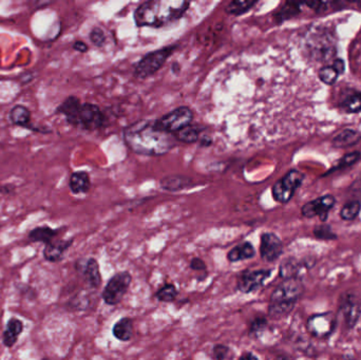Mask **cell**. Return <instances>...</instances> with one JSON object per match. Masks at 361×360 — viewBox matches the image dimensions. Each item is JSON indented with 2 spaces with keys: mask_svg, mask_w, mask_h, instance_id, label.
Wrapping results in <instances>:
<instances>
[{
  "mask_svg": "<svg viewBox=\"0 0 361 360\" xmlns=\"http://www.w3.org/2000/svg\"><path fill=\"white\" fill-rule=\"evenodd\" d=\"M191 270L195 271V272H205L206 271V265H205L204 261L201 260L200 258H195L191 260L190 263Z\"/></svg>",
  "mask_w": 361,
  "mask_h": 360,
  "instance_id": "cell-37",
  "label": "cell"
},
{
  "mask_svg": "<svg viewBox=\"0 0 361 360\" xmlns=\"http://www.w3.org/2000/svg\"><path fill=\"white\" fill-rule=\"evenodd\" d=\"M0 191L3 193V195H8V193H14V186L13 185H5L0 189Z\"/></svg>",
  "mask_w": 361,
  "mask_h": 360,
  "instance_id": "cell-41",
  "label": "cell"
},
{
  "mask_svg": "<svg viewBox=\"0 0 361 360\" xmlns=\"http://www.w3.org/2000/svg\"><path fill=\"white\" fill-rule=\"evenodd\" d=\"M31 118H32V114L28 107L23 105H15L13 108L10 110L9 120L12 124L19 127L25 128V129L31 130V131L41 132V134H49V131L41 129V128H35L31 124Z\"/></svg>",
  "mask_w": 361,
  "mask_h": 360,
  "instance_id": "cell-14",
  "label": "cell"
},
{
  "mask_svg": "<svg viewBox=\"0 0 361 360\" xmlns=\"http://www.w3.org/2000/svg\"><path fill=\"white\" fill-rule=\"evenodd\" d=\"M318 77L323 84L333 86L338 80L339 74L332 66H325L318 71Z\"/></svg>",
  "mask_w": 361,
  "mask_h": 360,
  "instance_id": "cell-32",
  "label": "cell"
},
{
  "mask_svg": "<svg viewBox=\"0 0 361 360\" xmlns=\"http://www.w3.org/2000/svg\"><path fill=\"white\" fill-rule=\"evenodd\" d=\"M73 239L70 240H56L55 239L49 244L45 245L43 249V258L49 262L56 263L64 259L65 253L68 251L69 247L72 245Z\"/></svg>",
  "mask_w": 361,
  "mask_h": 360,
  "instance_id": "cell-16",
  "label": "cell"
},
{
  "mask_svg": "<svg viewBox=\"0 0 361 360\" xmlns=\"http://www.w3.org/2000/svg\"><path fill=\"white\" fill-rule=\"evenodd\" d=\"M23 332V324L19 318H11L8 321L3 335V346L6 348H12L19 341V336Z\"/></svg>",
  "mask_w": 361,
  "mask_h": 360,
  "instance_id": "cell-19",
  "label": "cell"
},
{
  "mask_svg": "<svg viewBox=\"0 0 361 360\" xmlns=\"http://www.w3.org/2000/svg\"><path fill=\"white\" fill-rule=\"evenodd\" d=\"M112 333L116 339L120 341H128L133 335V322L130 318H122L114 324Z\"/></svg>",
  "mask_w": 361,
  "mask_h": 360,
  "instance_id": "cell-24",
  "label": "cell"
},
{
  "mask_svg": "<svg viewBox=\"0 0 361 360\" xmlns=\"http://www.w3.org/2000/svg\"><path fill=\"white\" fill-rule=\"evenodd\" d=\"M160 185L164 191L175 193V191H183V189L191 187L193 180L190 178L185 177V176H168V177L163 178L161 180Z\"/></svg>",
  "mask_w": 361,
  "mask_h": 360,
  "instance_id": "cell-21",
  "label": "cell"
},
{
  "mask_svg": "<svg viewBox=\"0 0 361 360\" xmlns=\"http://www.w3.org/2000/svg\"><path fill=\"white\" fill-rule=\"evenodd\" d=\"M336 204V198L332 195H325L307 202L301 207V215L307 219L319 217L321 222H327L329 211Z\"/></svg>",
  "mask_w": 361,
  "mask_h": 360,
  "instance_id": "cell-11",
  "label": "cell"
},
{
  "mask_svg": "<svg viewBox=\"0 0 361 360\" xmlns=\"http://www.w3.org/2000/svg\"><path fill=\"white\" fill-rule=\"evenodd\" d=\"M332 67L335 69V70L337 71V73H338L339 76H340V75H342L343 73H344L345 63L342 59H335V61H333Z\"/></svg>",
  "mask_w": 361,
  "mask_h": 360,
  "instance_id": "cell-38",
  "label": "cell"
},
{
  "mask_svg": "<svg viewBox=\"0 0 361 360\" xmlns=\"http://www.w3.org/2000/svg\"><path fill=\"white\" fill-rule=\"evenodd\" d=\"M305 5L307 7L311 8V9L315 10L317 13H320L323 10H325V6L327 5L325 3H319V1H314V3H307Z\"/></svg>",
  "mask_w": 361,
  "mask_h": 360,
  "instance_id": "cell-40",
  "label": "cell"
},
{
  "mask_svg": "<svg viewBox=\"0 0 361 360\" xmlns=\"http://www.w3.org/2000/svg\"><path fill=\"white\" fill-rule=\"evenodd\" d=\"M83 276L91 288H98L100 286L102 276H100V265L96 259L90 258L86 261L83 266Z\"/></svg>",
  "mask_w": 361,
  "mask_h": 360,
  "instance_id": "cell-23",
  "label": "cell"
},
{
  "mask_svg": "<svg viewBox=\"0 0 361 360\" xmlns=\"http://www.w3.org/2000/svg\"><path fill=\"white\" fill-rule=\"evenodd\" d=\"M69 189L74 195H83L87 193L91 189V180L89 177L88 172L75 171L70 176L69 179Z\"/></svg>",
  "mask_w": 361,
  "mask_h": 360,
  "instance_id": "cell-18",
  "label": "cell"
},
{
  "mask_svg": "<svg viewBox=\"0 0 361 360\" xmlns=\"http://www.w3.org/2000/svg\"><path fill=\"white\" fill-rule=\"evenodd\" d=\"M305 176L298 169H291L281 179L274 184L272 189L274 200L281 204H287L293 199L296 191L305 181Z\"/></svg>",
  "mask_w": 361,
  "mask_h": 360,
  "instance_id": "cell-7",
  "label": "cell"
},
{
  "mask_svg": "<svg viewBox=\"0 0 361 360\" xmlns=\"http://www.w3.org/2000/svg\"><path fill=\"white\" fill-rule=\"evenodd\" d=\"M338 108L345 114H360L361 91L353 88H347L343 90L339 98Z\"/></svg>",
  "mask_w": 361,
  "mask_h": 360,
  "instance_id": "cell-15",
  "label": "cell"
},
{
  "mask_svg": "<svg viewBox=\"0 0 361 360\" xmlns=\"http://www.w3.org/2000/svg\"><path fill=\"white\" fill-rule=\"evenodd\" d=\"M283 254V243L274 233H265L261 236L260 255L266 262H275Z\"/></svg>",
  "mask_w": 361,
  "mask_h": 360,
  "instance_id": "cell-13",
  "label": "cell"
},
{
  "mask_svg": "<svg viewBox=\"0 0 361 360\" xmlns=\"http://www.w3.org/2000/svg\"><path fill=\"white\" fill-rule=\"evenodd\" d=\"M361 140V132L358 130L351 129L347 128L337 134L333 138L332 145L334 148L338 149H344V148L352 147V146L357 145Z\"/></svg>",
  "mask_w": 361,
  "mask_h": 360,
  "instance_id": "cell-17",
  "label": "cell"
},
{
  "mask_svg": "<svg viewBox=\"0 0 361 360\" xmlns=\"http://www.w3.org/2000/svg\"><path fill=\"white\" fill-rule=\"evenodd\" d=\"M316 239L322 241H335L338 239L337 233L333 231L332 226L329 224L316 225L313 231Z\"/></svg>",
  "mask_w": 361,
  "mask_h": 360,
  "instance_id": "cell-31",
  "label": "cell"
},
{
  "mask_svg": "<svg viewBox=\"0 0 361 360\" xmlns=\"http://www.w3.org/2000/svg\"><path fill=\"white\" fill-rule=\"evenodd\" d=\"M124 140L132 151L142 156H160L168 153L177 140L157 127L155 120H141L124 129Z\"/></svg>",
  "mask_w": 361,
  "mask_h": 360,
  "instance_id": "cell-1",
  "label": "cell"
},
{
  "mask_svg": "<svg viewBox=\"0 0 361 360\" xmlns=\"http://www.w3.org/2000/svg\"><path fill=\"white\" fill-rule=\"evenodd\" d=\"M155 296H157L160 301L171 302L173 301V300L175 299V297L177 296V290L173 284H166V286H163V288L157 290Z\"/></svg>",
  "mask_w": 361,
  "mask_h": 360,
  "instance_id": "cell-33",
  "label": "cell"
},
{
  "mask_svg": "<svg viewBox=\"0 0 361 360\" xmlns=\"http://www.w3.org/2000/svg\"><path fill=\"white\" fill-rule=\"evenodd\" d=\"M361 211V203L357 200L355 201H350L343 205L340 211V218L343 221H354Z\"/></svg>",
  "mask_w": 361,
  "mask_h": 360,
  "instance_id": "cell-29",
  "label": "cell"
},
{
  "mask_svg": "<svg viewBox=\"0 0 361 360\" xmlns=\"http://www.w3.org/2000/svg\"><path fill=\"white\" fill-rule=\"evenodd\" d=\"M303 268H309L307 259L299 261L295 258H287V260H284L283 262L281 263V265H280V278L285 280V279L299 277L300 271L303 270Z\"/></svg>",
  "mask_w": 361,
  "mask_h": 360,
  "instance_id": "cell-22",
  "label": "cell"
},
{
  "mask_svg": "<svg viewBox=\"0 0 361 360\" xmlns=\"http://www.w3.org/2000/svg\"><path fill=\"white\" fill-rule=\"evenodd\" d=\"M131 275L122 272L112 277L102 292V299L108 306H116L123 299L131 284Z\"/></svg>",
  "mask_w": 361,
  "mask_h": 360,
  "instance_id": "cell-10",
  "label": "cell"
},
{
  "mask_svg": "<svg viewBox=\"0 0 361 360\" xmlns=\"http://www.w3.org/2000/svg\"><path fill=\"white\" fill-rule=\"evenodd\" d=\"M59 235L58 229H52L48 225L43 226H37L30 231L28 238L31 242L43 243L47 245L54 241Z\"/></svg>",
  "mask_w": 361,
  "mask_h": 360,
  "instance_id": "cell-20",
  "label": "cell"
},
{
  "mask_svg": "<svg viewBox=\"0 0 361 360\" xmlns=\"http://www.w3.org/2000/svg\"><path fill=\"white\" fill-rule=\"evenodd\" d=\"M358 5H359V6H361V3H359Z\"/></svg>",
  "mask_w": 361,
  "mask_h": 360,
  "instance_id": "cell-43",
  "label": "cell"
},
{
  "mask_svg": "<svg viewBox=\"0 0 361 360\" xmlns=\"http://www.w3.org/2000/svg\"><path fill=\"white\" fill-rule=\"evenodd\" d=\"M239 360H259L258 359L256 356L254 355L252 353H245L243 354V355L241 356L240 358H239Z\"/></svg>",
  "mask_w": 361,
  "mask_h": 360,
  "instance_id": "cell-42",
  "label": "cell"
},
{
  "mask_svg": "<svg viewBox=\"0 0 361 360\" xmlns=\"http://www.w3.org/2000/svg\"><path fill=\"white\" fill-rule=\"evenodd\" d=\"M337 321L343 331L351 332L356 328L361 318V298L352 290H345L337 301Z\"/></svg>",
  "mask_w": 361,
  "mask_h": 360,
  "instance_id": "cell-5",
  "label": "cell"
},
{
  "mask_svg": "<svg viewBox=\"0 0 361 360\" xmlns=\"http://www.w3.org/2000/svg\"><path fill=\"white\" fill-rule=\"evenodd\" d=\"M301 5H303V3H289V1L284 3V5L278 10L277 13L275 14V21H277L278 23H281L285 21L293 19V17H297L298 14L301 12V9H300V6Z\"/></svg>",
  "mask_w": 361,
  "mask_h": 360,
  "instance_id": "cell-26",
  "label": "cell"
},
{
  "mask_svg": "<svg viewBox=\"0 0 361 360\" xmlns=\"http://www.w3.org/2000/svg\"><path fill=\"white\" fill-rule=\"evenodd\" d=\"M89 39L91 41V43H94L96 47H102L105 45V41H106V35H105L104 31H102L100 28L96 27L91 30L90 35H89Z\"/></svg>",
  "mask_w": 361,
  "mask_h": 360,
  "instance_id": "cell-34",
  "label": "cell"
},
{
  "mask_svg": "<svg viewBox=\"0 0 361 360\" xmlns=\"http://www.w3.org/2000/svg\"><path fill=\"white\" fill-rule=\"evenodd\" d=\"M177 45H167L165 48L147 53L142 57L134 68V75L139 78H147L161 70L167 59L173 54Z\"/></svg>",
  "mask_w": 361,
  "mask_h": 360,
  "instance_id": "cell-6",
  "label": "cell"
},
{
  "mask_svg": "<svg viewBox=\"0 0 361 360\" xmlns=\"http://www.w3.org/2000/svg\"><path fill=\"white\" fill-rule=\"evenodd\" d=\"M254 255H256V251H254V247L252 246V243L244 242L234 247L228 253V259L230 262H237V261L252 258Z\"/></svg>",
  "mask_w": 361,
  "mask_h": 360,
  "instance_id": "cell-25",
  "label": "cell"
},
{
  "mask_svg": "<svg viewBox=\"0 0 361 360\" xmlns=\"http://www.w3.org/2000/svg\"><path fill=\"white\" fill-rule=\"evenodd\" d=\"M256 5H257L256 0H234L226 7V13L234 17H240L248 13Z\"/></svg>",
  "mask_w": 361,
  "mask_h": 360,
  "instance_id": "cell-27",
  "label": "cell"
},
{
  "mask_svg": "<svg viewBox=\"0 0 361 360\" xmlns=\"http://www.w3.org/2000/svg\"><path fill=\"white\" fill-rule=\"evenodd\" d=\"M201 131H202V128L198 127V126H193V125L190 124L186 126V127L183 128L182 130H179L177 134H175V136L179 142L193 144L199 140Z\"/></svg>",
  "mask_w": 361,
  "mask_h": 360,
  "instance_id": "cell-28",
  "label": "cell"
},
{
  "mask_svg": "<svg viewBox=\"0 0 361 360\" xmlns=\"http://www.w3.org/2000/svg\"><path fill=\"white\" fill-rule=\"evenodd\" d=\"M230 349H228L226 346H223V344H218L216 347L214 348V356L217 360H224L228 356Z\"/></svg>",
  "mask_w": 361,
  "mask_h": 360,
  "instance_id": "cell-36",
  "label": "cell"
},
{
  "mask_svg": "<svg viewBox=\"0 0 361 360\" xmlns=\"http://www.w3.org/2000/svg\"><path fill=\"white\" fill-rule=\"evenodd\" d=\"M266 324H267L266 319H264V318H257V319L252 322V326H250V332L257 335V334L261 333V332L263 331L264 328H266Z\"/></svg>",
  "mask_w": 361,
  "mask_h": 360,
  "instance_id": "cell-35",
  "label": "cell"
},
{
  "mask_svg": "<svg viewBox=\"0 0 361 360\" xmlns=\"http://www.w3.org/2000/svg\"><path fill=\"white\" fill-rule=\"evenodd\" d=\"M190 7L184 0H149L134 11L138 27L162 28L179 21Z\"/></svg>",
  "mask_w": 361,
  "mask_h": 360,
  "instance_id": "cell-2",
  "label": "cell"
},
{
  "mask_svg": "<svg viewBox=\"0 0 361 360\" xmlns=\"http://www.w3.org/2000/svg\"><path fill=\"white\" fill-rule=\"evenodd\" d=\"M338 321L333 312L317 313L307 320V333L316 339H329L337 330Z\"/></svg>",
  "mask_w": 361,
  "mask_h": 360,
  "instance_id": "cell-8",
  "label": "cell"
},
{
  "mask_svg": "<svg viewBox=\"0 0 361 360\" xmlns=\"http://www.w3.org/2000/svg\"><path fill=\"white\" fill-rule=\"evenodd\" d=\"M273 270L248 271L241 275L238 280V290L244 294L256 292L270 278Z\"/></svg>",
  "mask_w": 361,
  "mask_h": 360,
  "instance_id": "cell-12",
  "label": "cell"
},
{
  "mask_svg": "<svg viewBox=\"0 0 361 360\" xmlns=\"http://www.w3.org/2000/svg\"><path fill=\"white\" fill-rule=\"evenodd\" d=\"M72 48L80 53H87L89 50L88 45L85 41H76L73 43Z\"/></svg>",
  "mask_w": 361,
  "mask_h": 360,
  "instance_id": "cell-39",
  "label": "cell"
},
{
  "mask_svg": "<svg viewBox=\"0 0 361 360\" xmlns=\"http://www.w3.org/2000/svg\"><path fill=\"white\" fill-rule=\"evenodd\" d=\"M305 286L301 277L285 279L270 296L268 314L275 319L287 317L305 294Z\"/></svg>",
  "mask_w": 361,
  "mask_h": 360,
  "instance_id": "cell-4",
  "label": "cell"
},
{
  "mask_svg": "<svg viewBox=\"0 0 361 360\" xmlns=\"http://www.w3.org/2000/svg\"><path fill=\"white\" fill-rule=\"evenodd\" d=\"M193 118V112L189 107L182 106L173 109L168 114L155 120L157 127L167 134H177L179 130L191 124Z\"/></svg>",
  "mask_w": 361,
  "mask_h": 360,
  "instance_id": "cell-9",
  "label": "cell"
},
{
  "mask_svg": "<svg viewBox=\"0 0 361 360\" xmlns=\"http://www.w3.org/2000/svg\"><path fill=\"white\" fill-rule=\"evenodd\" d=\"M361 159V153L359 151L350 152V153H347L345 156H343L340 160H339L338 165L333 167L332 169L329 171L325 172L323 177L325 176L331 175L332 172L336 171V170L343 169V168L351 167V166L356 164L359 160Z\"/></svg>",
  "mask_w": 361,
  "mask_h": 360,
  "instance_id": "cell-30",
  "label": "cell"
},
{
  "mask_svg": "<svg viewBox=\"0 0 361 360\" xmlns=\"http://www.w3.org/2000/svg\"><path fill=\"white\" fill-rule=\"evenodd\" d=\"M55 114L64 116L73 127L87 131H96L106 124V116L100 107L91 103H82L78 96H68L57 107Z\"/></svg>",
  "mask_w": 361,
  "mask_h": 360,
  "instance_id": "cell-3",
  "label": "cell"
}]
</instances>
